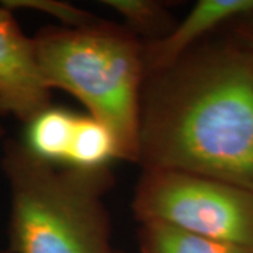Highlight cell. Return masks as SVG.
I'll return each instance as SVG.
<instances>
[{
	"label": "cell",
	"instance_id": "cell-12",
	"mask_svg": "<svg viewBox=\"0 0 253 253\" xmlns=\"http://www.w3.org/2000/svg\"><path fill=\"white\" fill-rule=\"evenodd\" d=\"M246 18L249 20V24H248V27H245V30H242L241 37H244L248 42H251V44L253 45V14Z\"/></svg>",
	"mask_w": 253,
	"mask_h": 253
},
{
	"label": "cell",
	"instance_id": "cell-2",
	"mask_svg": "<svg viewBox=\"0 0 253 253\" xmlns=\"http://www.w3.org/2000/svg\"><path fill=\"white\" fill-rule=\"evenodd\" d=\"M0 163L10 190V253H114L104 204L110 168L51 165L14 139L4 142Z\"/></svg>",
	"mask_w": 253,
	"mask_h": 253
},
{
	"label": "cell",
	"instance_id": "cell-8",
	"mask_svg": "<svg viewBox=\"0 0 253 253\" xmlns=\"http://www.w3.org/2000/svg\"><path fill=\"white\" fill-rule=\"evenodd\" d=\"M117 159L121 161V154L113 131L89 114H78L65 166L76 169H104Z\"/></svg>",
	"mask_w": 253,
	"mask_h": 253
},
{
	"label": "cell",
	"instance_id": "cell-6",
	"mask_svg": "<svg viewBox=\"0 0 253 253\" xmlns=\"http://www.w3.org/2000/svg\"><path fill=\"white\" fill-rule=\"evenodd\" d=\"M253 14V0H199L187 16L174 23L161 38L142 41L146 76L172 66L190 49L197 46L214 30L234 18Z\"/></svg>",
	"mask_w": 253,
	"mask_h": 253
},
{
	"label": "cell",
	"instance_id": "cell-14",
	"mask_svg": "<svg viewBox=\"0 0 253 253\" xmlns=\"http://www.w3.org/2000/svg\"><path fill=\"white\" fill-rule=\"evenodd\" d=\"M0 253H10L9 251H4V252H0Z\"/></svg>",
	"mask_w": 253,
	"mask_h": 253
},
{
	"label": "cell",
	"instance_id": "cell-10",
	"mask_svg": "<svg viewBox=\"0 0 253 253\" xmlns=\"http://www.w3.org/2000/svg\"><path fill=\"white\" fill-rule=\"evenodd\" d=\"M109 9L124 18L126 27L142 41H151L168 34L174 26L165 3L158 0H104Z\"/></svg>",
	"mask_w": 253,
	"mask_h": 253
},
{
	"label": "cell",
	"instance_id": "cell-3",
	"mask_svg": "<svg viewBox=\"0 0 253 253\" xmlns=\"http://www.w3.org/2000/svg\"><path fill=\"white\" fill-rule=\"evenodd\" d=\"M49 89L71 93L117 138L121 161L136 163L146 73L142 40L107 20L83 28L52 26L33 38Z\"/></svg>",
	"mask_w": 253,
	"mask_h": 253
},
{
	"label": "cell",
	"instance_id": "cell-4",
	"mask_svg": "<svg viewBox=\"0 0 253 253\" xmlns=\"http://www.w3.org/2000/svg\"><path fill=\"white\" fill-rule=\"evenodd\" d=\"M139 222H162L253 251V191L203 174L142 169L132 200Z\"/></svg>",
	"mask_w": 253,
	"mask_h": 253
},
{
	"label": "cell",
	"instance_id": "cell-5",
	"mask_svg": "<svg viewBox=\"0 0 253 253\" xmlns=\"http://www.w3.org/2000/svg\"><path fill=\"white\" fill-rule=\"evenodd\" d=\"M13 10L0 3V109L24 124L51 106L36 44L18 26Z\"/></svg>",
	"mask_w": 253,
	"mask_h": 253
},
{
	"label": "cell",
	"instance_id": "cell-15",
	"mask_svg": "<svg viewBox=\"0 0 253 253\" xmlns=\"http://www.w3.org/2000/svg\"><path fill=\"white\" fill-rule=\"evenodd\" d=\"M114 253H118V252H114Z\"/></svg>",
	"mask_w": 253,
	"mask_h": 253
},
{
	"label": "cell",
	"instance_id": "cell-9",
	"mask_svg": "<svg viewBox=\"0 0 253 253\" xmlns=\"http://www.w3.org/2000/svg\"><path fill=\"white\" fill-rule=\"evenodd\" d=\"M141 253H253L239 245L191 234L162 222H141Z\"/></svg>",
	"mask_w": 253,
	"mask_h": 253
},
{
	"label": "cell",
	"instance_id": "cell-7",
	"mask_svg": "<svg viewBox=\"0 0 253 253\" xmlns=\"http://www.w3.org/2000/svg\"><path fill=\"white\" fill-rule=\"evenodd\" d=\"M78 114L49 106L26 123L23 145L31 154L56 166H65Z\"/></svg>",
	"mask_w": 253,
	"mask_h": 253
},
{
	"label": "cell",
	"instance_id": "cell-1",
	"mask_svg": "<svg viewBox=\"0 0 253 253\" xmlns=\"http://www.w3.org/2000/svg\"><path fill=\"white\" fill-rule=\"evenodd\" d=\"M138 165L215 177L253 191V45L200 42L146 76Z\"/></svg>",
	"mask_w": 253,
	"mask_h": 253
},
{
	"label": "cell",
	"instance_id": "cell-11",
	"mask_svg": "<svg viewBox=\"0 0 253 253\" xmlns=\"http://www.w3.org/2000/svg\"><path fill=\"white\" fill-rule=\"evenodd\" d=\"M0 3L10 10H34L48 14L56 18L59 21V26L62 27H90L103 20L78 6H73L72 3L61 0H4Z\"/></svg>",
	"mask_w": 253,
	"mask_h": 253
},
{
	"label": "cell",
	"instance_id": "cell-13",
	"mask_svg": "<svg viewBox=\"0 0 253 253\" xmlns=\"http://www.w3.org/2000/svg\"><path fill=\"white\" fill-rule=\"evenodd\" d=\"M4 114H3V111H1V109H0V118L3 117ZM1 134H3V126H1V120H0V136H1Z\"/></svg>",
	"mask_w": 253,
	"mask_h": 253
}]
</instances>
